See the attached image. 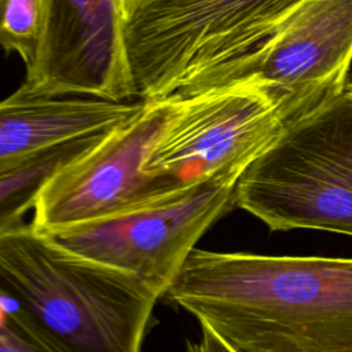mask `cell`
Wrapping results in <instances>:
<instances>
[{"label": "cell", "instance_id": "cell-7", "mask_svg": "<svg viewBox=\"0 0 352 352\" xmlns=\"http://www.w3.org/2000/svg\"><path fill=\"white\" fill-rule=\"evenodd\" d=\"M352 63V0H304L263 43L214 69L184 96L254 84L283 106L287 122L344 91Z\"/></svg>", "mask_w": 352, "mask_h": 352}, {"label": "cell", "instance_id": "cell-3", "mask_svg": "<svg viewBox=\"0 0 352 352\" xmlns=\"http://www.w3.org/2000/svg\"><path fill=\"white\" fill-rule=\"evenodd\" d=\"M234 204L270 230L352 236V96H330L290 120L239 176Z\"/></svg>", "mask_w": 352, "mask_h": 352}, {"label": "cell", "instance_id": "cell-5", "mask_svg": "<svg viewBox=\"0 0 352 352\" xmlns=\"http://www.w3.org/2000/svg\"><path fill=\"white\" fill-rule=\"evenodd\" d=\"M286 124L280 102L254 84H230L179 96L144 170L168 197L176 198L213 177L241 176Z\"/></svg>", "mask_w": 352, "mask_h": 352}, {"label": "cell", "instance_id": "cell-11", "mask_svg": "<svg viewBox=\"0 0 352 352\" xmlns=\"http://www.w3.org/2000/svg\"><path fill=\"white\" fill-rule=\"evenodd\" d=\"M109 132L62 143L0 175V232L23 223L25 214L33 210L45 182L59 168L94 147Z\"/></svg>", "mask_w": 352, "mask_h": 352}, {"label": "cell", "instance_id": "cell-10", "mask_svg": "<svg viewBox=\"0 0 352 352\" xmlns=\"http://www.w3.org/2000/svg\"><path fill=\"white\" fill-rule=\"evenodd\" d=\"M144 103L41 98L16 89L0 100V175L62 143L111 131L139 114Z\"/></svg>", "mask_w": 352, "mask_h": 352}, {"label": "cell", "instance_id": "cell-13", "mask_svg": "<svg viewBox=\"0 0 352 352\" xmlns=\"http://www.w3.org/2000/svg\"><path fill=\"white\" fill-rule=\"evenodd\" d=\"M0 352H62L1 283Z\"/></svg>", "mask_w": 352, "mask_h": 352}, {"label": "cell", "instance_id": "cell-2", "mask_svg": "<svg viewBox=\"0 0 352 352\" xmlns=\"http://www.w3.org/2000/svg\"><path fill=\"white\" fill-rule=\"evenodd\" d=\"M0 283L62 352H142L161 298L25 221L0 232Z\"/></svg>", "mask_w": 352, "mask_h": 352}, {"label": "cell", "instance_id": "cell-1", "mask_svg": "<svg viewBox=\"0 0 352 352\" xmlns=\"http://www.w3.org/2000/svg\"><path fill=\"white\" fill-rule=\"evenodd\" d=\"M164 298L234 352H352V258L194 248Z\"/></svg>", "mask_w": 352, "mask_h": 352}, {"label": "cell", "instance_id": "cell-16", "mask_svg": "<svg viewBox=\"0 0 352 352\" xmlns=\"http://www.w3.org/2000/svg\"><path fill=\"white\" fill-rule=\"evenodd\" d=\"M124 1H125V4H126V3H131V1H133V0H124Z\"/></svg>", "mask_w": 352, "mask_h": 352}, {"label": "cell", "instance_id": "cell-15", "mask_svg": "<svg viewBox=\"0 0 352 352\" xmlns=\"http://www.w3.org/2000/svg\"><path fill=\"white\" fill-rule=\"evenodd\" d=\"M344 91H345L348 95L352 96V74H349V77H348V80H346V84H345V87H344Z\"/></svg>", "mask_w": 352, "mask_h": 352}, {"label": "cell", "instance_id": "cell-4", "mask_svg": "<svg viewBox=\"0 0 352 352\" xmlns=\"http://www.w3.org/2000/svg\"><path fill=\"white\" fill-rule=\"evenodd\" d=\"M304 0H133L122 26L135 96H186L270 37Z\"/></svg>", "mask_w": 352, "mask_h": 352}, {"label": "cell", "instance_id": "cell-6", "mask_svg": "<svg viewBox=\"0 0 352 352\" xmlns=\"http://www.w3.org/2000/svg\"><path fill=\"white\" fill-rule=\"evenodd\" d=\"M144 102L139 114L106 133L45 182L30 221L37 231L54 234L177 198L164 192L146 173L144 164L173 116L179 96Z\"/></svg>", "mask_w": 352, "mask_h": 352}, {"label": "cell", "instance_id": "cell-14", "mask_svg": "<svg viewBox=\"0 0 352 352\" xmlns=\"http://www.w3.org/2000/svg\"><path fill=\"white\" fill-rule=\"evenodd\" d=\"M187 352H234L209 329L201 326V337L198 341L187 342Z\"/></svg>", "mask_w": 352, "mask_h": 352}, {"label": "cell", "instance_id": "cell-12", "mask_svg": "<svg viewBox=\"0 0 352 352\" xmlns=\"http://www.w3.org/2000/svg\"><path fill=\"white\" fill-rule=\"evenodd\" d=\"M43 33V0H0V47L15 51L29 70Z\"/></svg>", "mask_w": 352, "mask_h": 352}, {"label": "cell", "instance_id": "cell-8", "mask_svg": "<svg viewBox=\"0 0 352 352\" xmlns=\"http://www.w3.org/2000/svg\"><path fill=\"white\" fill-rule=\"evenodd\" d=\"M238 179L217 176L170 202L47 235L77 254L140 278L162 298L199 238L235 206Z\"/></svg>", "mask_w": 352, "mask_h": 352}, {"label": "cell", "instance_id": "cell-9", "mask_svg": "<svg viewBox=\"0 0 352 352\" xmlns=\"http://www.w3.org/2000/svg\"><path fill=\"white\" fill-rule=\"evenodd\" d=\"M124 19V0H43L37 58L18 89L41 98H135Z\"/></svg>", "mask_w": 352, "mask_h": 352}]
</instances>
